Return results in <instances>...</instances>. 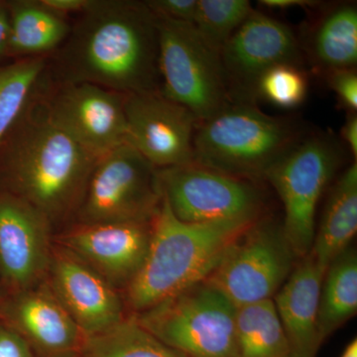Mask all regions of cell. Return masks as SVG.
Returning a JSON list of instances; mask_svg holds the SVG:
<instances>
[{
	"mask_svg": "<svg viewBox=\"0 0 357 357\" xmlns=\"http://www.w3.org/2000/svg\"><path fill=\"white\" fill-rule=\"evenodd\" d=\"M162 194L185 223L253 222L263 217L258 182L192 163L157 169Z\"/></svg>",
	"mask_w": 357,
	"mask_h": 357,
	"instance_id": "30bf717a",
	"label": "cell"
},
{
	"mask_svg": "<svg viewBox=\"0 0 357 357\" xmlns=\"http://www.w3.org/2000/svg\"><path fill=\"white\" fill-rule=\"evenodd\" d=\"M152 236V222L70 223L54 243L74 253L117 290H124L139 271Z\"/></svg>",
	"mask_w": 357,
	"mask_h": 357,
	"instance_id": "9a60e30c",
	"label": "cell"
},
{
	"mask_svg": "<svg viewBox=\"0 0 357 357\" xmlns=\"http://www.w3.org/2000/svg\"><path fill=\"white\" fill-rule=\"evenodd\" d=\"M39 95L49 116L73 139L102 157L128 142L126 95L84 83H58L46 72Z\"/></svg>",
	"mask_w": 357,
	"mask_h": 357,
	"instance_id": "8fae6325",
	"label": "cell"
},
{
	"mask_svg": "<svg viewBox=\"0 0 357 357\" xmlns=\"http://www.w3.org/2000/svg\"><path fill=\"white\" fill-rule=\"evenodd\" d=\"M156 18L160 91L189 109L199 122L211 119L231 103L220 52L191 23Z\"/></svg>",
	"mask_w": 357,
	"mask_h": 357,
	"instance_id": "52a82bcc",
	"label": "cell"
},
{
	"mask_svg": "<svg viewBox=\"0 0 357 357\" xmlns=\"http://www.w3.org/2000/svg\"><path fill=\"white\" fill-rule=\"evenodd\" d=\"M38 88L0 142V190L38 208L55 229L74 222L100 157L54 123Z\"/></svg>",
	"mask_w": 357,
	"mask_h": 357,
	"instance_id": "7a4b0ae2",
	"label": "cell"
},
{
	"mask_svg": "<svg viewBox=\"0 0 357 357\" xmlns=\"http://www.w3.org/2000/svg\"><path fill=\"white\" fill-rule=\"evenodd\" d=\"M46 74L124 95L160 91L156 15L141 0H89L49 57Z\"/></svg>",
	"mask_w": 357,
	"mask_h": 357,
	"instance_id": "6da1fadb",
	"label": "cell"
},
{
	"mask_svg": "<svg viewBox=\"0 0 357 357\" xmlns=\"http://www.w3.org/2000/svg\"><path fill=\"white\" fill-rule=\"evenodd\" d=\"M220 59L231 102L257 103L258 81L274 66L306 67L292 28L255 9L225 45Z\"/></svg>",
	"mask_w": 357,
	"mask_h": 357,
	"instance_id": "7c38bea8",
	"label": "cell"
},
{
	"mask_svg": "<svg viewBox=\"0 0 357 357\" xmlns=\"http://www.w3.org/2000/svg\"><path fill=\"white\" fill-rule=\"evenodd\" d=\"M236 333L238 357H291L273 299L237 307Z\"/></svg>",
	"mask_w": 357,
	"mask_h": 357,
	"instance_id": "603a6c76",
	"label": "cell"
},
{
	"mask_svg": "<svg viewBox=\"0 0 357 357\" xmlns=\"http://www.w3.org/2000/svg\"><path fill=\"white\" fill-rule=\"evenodd\" d=\"M328 88L337 96L338 107L347 114L357 112L356 69L332 70L323 76Z\"/></svg>",
	"mask_w": 357,
	"mask_h": 357,
	"instance_id": "83f0119b",
	"label": "cell"
},
{
	"mask_svg": "<svg viewBox=\"0 0 357 357\" xmlns=\"http://www.w3.org/2000/svg\"><path fill=\"white\" fill-rule=\"evenodd\" d=\"M309 77L306 68L281 64L267 70L256 86V100L283 109L299 107L306 100Z\"/></svg>",
	"mask_w": 357,
	"mask_h": 357,
	"instance_id": "4316f807",
	"label": "cell"
},
{
	"mask_svg": "<svg viewBox=\"0 0 357 357\" xmlns=\"http://www.w3.org/2000/svg\"><path fill=\"white\" fill-rule=\"evenodd\" d=\"M0 357H35L22 337L0 319Z\"/></svg>",
	"mask_w": 357,
	"mask_h": 357,
	"instance_id": "f546056e",
	"label": "cell"
},
{
	"mask_svg": "<svg viewBox=\"0 0 357 357\" xmlns=\"http://www.w3.org/2000/svg\"><path fill=\"white\" fill-rule=\"evenodd\" d=\"M4 291L3 289H2L1 285H0V299H1L2 296H3Z\"/></svg>",
	"mask_w": 357,
	"mask_h": 357,
	"instance_id": "d590c367",
	"label": "cell"
},
{
	"mask_svg": "<svg viewBox=\"0 0 357 357\" xmlns=\"http://www.w3.org/2000/svg\"><path fill=\"white\" fill-rule=\"evenodd\" d=\"M162 199L157 169L123 143L96 162L72 223L152 222Z\"/></svg>",
	"mask_w": 357,
	"mask_h": 357,
	"instance_id": "9c48e42d",
	"label": "cell"
},
{
	"mask_svg": "<svg viewBox=\"0 0 357 357\" xmlns=\"http://www.w3.org/2000/svg\"><path fill=\"white\" fill-rule=\"evenodd\" d=\"M0 319L22 337L35 357H79L88 337L46 279L33 287L4 293Z\"/></svg>",
	"mask_w": 357,
	"mask_h": 357,
	"instance_id": "e0dca14e",
	"label": "cell"
},
{
	"mask_svg": "<svg viewBox=\"0 0 357 357\" xmlns=\"http://www.w3.org/2000/svg\"><path fill=\"white\" fill-rule=\"evenodd\" d=\"M251 223L183 222L163 196L152 220L144 262L121 292L126 310L139 314L206 279L227 246Z\"/></svg>",
	"mask_w": 357,
	"mask_h": 357,
	"instance_id": "3957f363",
	"label": "cell"
},
{
	"mask_svg": "<svg viewBox=\"0 0 357 357\" xmlns=\"http://www.w3.org/2000/svg\"><path fill=\"white\" fill-rule=\"evenodd\" d=\"M79 357H185L145 330L133 314L86 337Z\"/></svg>",
	"mask_w": 357,
	"mask_h": 357,
	"instance_id": "cb8c5ba5",
	"label": "cell"
},
{
	"mask_svg": "<svg viewBox=\"0 0 357 357\" xmlns=\"http://www.w3.org/2000/svg\"><path fill=\"white\" fill-rule=\"evenodd\" d=\"M340 139L344 143L354 161L357 159V112L347 114L344 126L340 129Z\"/></svg>",
	"mask_w": 357,
	"mask_h": 357,
	"instance_id": "1f68e13d",
	"label": "cell"
},
{
	"mask_svg": "<svg viewBox=\"0 0 357 357\" xmlns=\"http://www.w3.org/2000/svg\"><path fill=\"white\" fill-rule=\"evenodd\" d=\"M48 62L34 57L0 65V142L38 88Z\"/></svg>",
	"mask_w": 357,
	"mask_h": 357,
	"instance_id": "d4e9b609",
	"label": "cell"
},
{
	"mask_svg": "<svg viewBox=\"0 0 357 357\" xmlns=\"http://www.w3.org/2000/svg\"><path fill=\"white\" fill-rule=\"evenodd\" d=\"M356 231L357 162H352L331 187L310 252L324 273L351 246Z\"/></svg>",
	"mask_w": 357,
	"mask_h": 357,
	"instance_id": "ffe728a7",
	"label": "cell"
},
{
	"mask_svg": "<svg viewBox=\"0 0 357 357\" xmlns=\"http://www.w3.org/2000/svg\"><path fill=\"white\" fill-rule=\"evenodd\" d=\"M10 37L7 58L50 57L70 30L68 18L52 13L40 0L6 1Z\"/></svg>",
	"mask_w": 357,
	"mask_h": 357,
	"instance_id": "44dd1931",
	"label": "cell"
},
{
	"mask_svg": "<svg viewBox=\"0 0 357 357\" xmlns=\"http://www.w3.org/2000/svg\"><path fill=\"white\" fill-rule=\"evenodd\" d=\"M340 357H357V340L354 338L347 345Z\"/></svg>",
	"mask_w": 357,
	"mask_h": 357,
	"instance_id": "e575fe53",
	"label": "cell"
},
{
	"mask_svg": "<svg viewBox=\"0 0 357 357\" xmlns=\"http://www.w3.org/2000/svg\"><path fill=\"white\" fill-rule=\"evenodd\" d=\"M317 13L303 28L302 36L298 37L312 72L323 77L332 70L356 69V4H321Z\"/></svg>",
	"mask_w": 357,
	"mask_h": 357,
	"instance_id": "d6986e66",
	"label": "cell"
},
{
	"mask_svg": "<svg viewBox=\"0 0 357 357\" xmlns=\"http://www.w3.org/2000/svg\"><path fill=\"white\" fill-rule=\"evenodd\" d=\"M133 316L185 357H238L236 307L204 279Z\"/></svg>",
	"mask_w": 357,
	"mask_h": 357,
	"instance_id": "8992f818",
	"label": "cell"
},
{
	"mask_svg": "<svg viewBox=\"0 0 357 357\" xmlns=\"http://www.w3.org/2000/svg\"><path fill=\"white\" fill-rule=\"evenodd\" d=\"M54 227L31 204L0 190V285L4 293L24 290L46 279Z\"/></svg>",
	"mask_w": 357,
	"mask_h": 357,
	"instance_id": "4fadbf2b",
	"label": "cell"
},
{
	"mask_svg": "<svg viewBox=\"0 0 357 357\" xmlns=\"http://www.w3.org/2000/svg\"><path fill=\"white\" fill-rule=\"evenodd\" d=\"M260 6L265 7V8L278 9H290V8H300L305 9H316L319 6H321L323 2L316 1V0H260L258 1Z\"/></svg>",
	"mask_w": 357,
	"mask_h": 357,
	"instance_id": "d6a6232c",
	"label": "cell"
},
{
	"mask_svg": "<svg viewBox=\"0 0 357 357\" xmlns=\"http://www.w3.org/2000/svg\"><path fill=\"white\" fill-rule=\"evenodd\" d=\"M52 13L68 18L70 14H79L88 6L89 0H40Z\"/></svg>",
	"mask_w": 357,
	"mask_h": 357,
	"instance_id": "4dcf8cb0",
	"label": "cell"
},
{
	"mask_svg": "<svg viewBox=\"0 0 357 357\" xmlns=\"http://www.w3.org/2000/svg\"><path fill=\"white\" fill-rule=\"evenodd\" d=\"M255 10L248 0H198L192 25L218 52Z\"/></svg>",
	"mask_w": 357,
	"mask_h": 357,
	"instance_id": "484cf974",
	"label": "cell"
},
{
	"mask_svg": "<svg viewBox=\"0 0 357 357\" xmlns=\"http://www.w3.org/2000/svg\"><path fill=\"white\" fill-rule=\"evenodd\" d=\"M307 132L296 117L265 114L257 103L231 102L197 124L192 162L259 182Z\"/></svg>",
	"mask_w": 357,
	"mask_h": 357,
	"instance_id": "277c9868",
	"label": "cell"
},
{
	"mask_svg": "<svg viewBox=\"0 0 357 357\" xmlns=\"http://www.w3.org/2000/svg\"><path fill=\"white\" fill-rule=\"evenodd\" d=\"M2 2H3V1H0V6H1V4H2Z\"/></svg>",
	"mask_w": 357,
	"mask_h": 357,
	"instance_id": "8d00e7d4",
	"label": "cell"
},
{
	"mask_svg": "<svg viewBox=\"0 0 357 357\" xmlns=\"http://www.w3.org/2000/svg\"><path fill=\"white\" fill-rule=\"evenodd\" d=\"M324 274L309 253L298 260L273 297L291 357H317L323 344L319 337L318 314Z\"/></svg>",
	"mask_w": 357,
	"mask_h": 357,
	"instance_id": "ac0fdd59",
	"label": "cell"
},
{
	"mask_svg": "<svg viewBox=\"0 0 357 357\" xmlns=\"http://www.w3.org/2000/svg\"><path fill=\"white\" fill-rule=\"evenodd\" d=\"M344 147L332 132L309 131L265 175L283 204L282 227L298 260L311 252L319 199L344 163Z\"/></svg>",
	"mask_w": 357,
	"mask_h": 357,
	"instance_id": "5b68a950",
	"label": "cell"
},
{
	"mask_svg": "<svg viewBox=\"0 0 357 357\" xmlns=\"http://www.w3.org/2000/svg\"><path fill=\"white\" fill-rule=\"evenodd\" d=\"M9 37H10V25H9L8 11L6 1L0 6V61L7 59L8 54Z\"/></svg>",
	"mask_w": 357,
	"mask_h": 357,
	"instance_id": "836d02e7",
	"label": "cell"
},
{
	"mask_svg": "<svg viewBox=\"0 0 357 357\" xmlns=\"http://www.w3.org/2000/svg\"><path fill=\"white\" fill-rule=\"evenodd\" d=\"M46 281L86 337L105 332L128 317L121 291L55 243Z\"/></svg>",
	"mask_w": 357,
	"mask_h": 357,
	"instance_id": "2e32d148",
	"label": "cell"
},
{
	"mask_svg": "<svg viewBox=\"0 0 357 357\" xmlns=\"http://www.w3.org/2000/svg\"><path fill=\"white\" fill-rule=\"evenodd\" d=\"M146 4L156 16L192 24L198 0H146Z\"/></svg>",
	"mask_w": 357,
	"mask_h": 357,
	"instance_id": "f1b7e54d",
	"label": "cell"
},
{
	"mask_svg": "<svg viewBox=\"0 0 357 357\" xmlns=\"http://www.w3.org/2000/svg\"><path fill=\"white\" fill-rule=\"evenodd\" d=\"M357 255L349 246L326 268L319 294L318 331L321 344L356 316Z\"/></svg>",
	"mask_w": 357,
	"mask_h": 357,
	"instance_id": "7402d4cb",
	"label": "cell"
},
{
	"mask_svg": "<svg viewBox=\"0 0 357 357\" xmlns=\"http://www.w3.org/2000/svg\"><path fill=\"white\" fill-rule=\"evenodd\" d=\"M128 142L156 169L194 161L198 119L161 91L129 93L124 100Z\"/></svg>",
	"mask_w": 357,
	"mask_h": 357,
	"instance_id": "5bb4252c",
	"label": "cell"
},
{
	"mask_svg": "<svg viewBox=\"0 0 357 357\" xmlns=\"http://www.w3.org/2000/svg\"><path fill=\"white\" fill-rule=\"evenodd\" d=\"M297 262L282 223L263 215L227 246L204 280L237 309L273 299Z\"/></svg>",
	"mask_w": 357,
	"mask_h": 357,
	"instance_id": "ba28073f",
	"label": "cell"
}]
</instances>
